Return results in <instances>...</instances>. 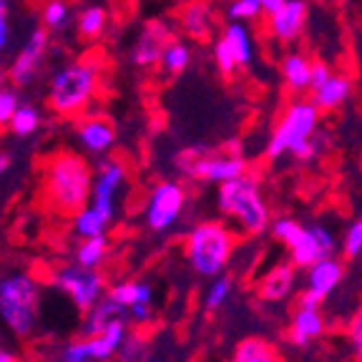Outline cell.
I'll return each instance as SVG.
<instances>
[{"label": "cell", "instance_id": "cell-1", "mask_svg": "<svg viewBox=\"0 0 362 362\" xmlns=\"http://www.w3.org/2000/svg\"><path fill=\"white\" fill-rule=\"evenodd\" d=\"M93 169L81 153L58 151L45 158L43 176H40V192L48 209L58 216L78 214L90 204L93 194Z\"/></svg>", "mask_w": 362, "mask_h": 362}, {"label": "cell", "instance_id": "cell-2", "mask_svg": "<svg viewBox=\"0 0 362 362\" xmlns=\"http://www.w3.org/2000/svg\"><path fill=\"white\" fill-rule=\"evenodd\" d=\"M103 63L98 56L68 61L51 76L45 86V106L63 119H78L93 103L101 88Z\"/></svg>", "mask_w": 362, "mask_h": 362}, {"label": "cell", "instance_id": "cell-3", "mask_svg": "<svg viewBox=\"0 0 362 362\" xmlns=\"http://www.w3.org/2000/svg\"><path fill=\"white\" fill-rule=\"evenodd\" d=\"M216 206L247 237H259L272 226V209L262 192V181L249 171L226 184H219Z\"/></svg>", "mask_w": 362, "mask_h": 362}, {"label": "cell", "instance_id": "cell-4", "mask_svg": "<svg viewBox=\"0 0 362 362\" xmlns=\"http://www.w3.org/2000/svg\"><path fill=\"white\" fill-rule=\"evenodd\" d=\"M317 126H320V106L315 101H302V98L292 101L267 141V158H279L289 153L300 161H312L320 153Z\"/></svg>", "mask_w": 362, "mask_h": 362}, {"label": "cell", "instance_id": "cell-5", "mask_svg": "<svg viewBox=\"0 0 362 362\" xmlns=\"http://www.w3.org/2000/svg\"><path fill=\"white\" fill-rule=\"evenodd\" d=\"M237 252V234L219 219L202 221L192 226V232L184 239V257L194 274L214 279L224 274Z\"/></svg>", "mask_w": 362, "mask_h": 362}, {"label": "cell", "instance_id": "cell-6", "mask_svg": "<svg viewBox=\"0 0 362 362\" xmlns=\"http://www.w3.org/2000/svg\"><path fill=\"white\" fill-rule=\"evenodd\" d=\"M0 320L16 337H30L40 320V284L28 272L0 279Z\"/></svg>", "mask_w": 362, "mask_h": 362}, {"label": "cell", "instance_id": "cell-7", "mask_svg": "<svg viewBox=\"0 0 362 362\" xmlns=\"http://www.w3.org/2000/svg\"><path fill=\"white\" fill-rule=\"evenodd\" d=\"M176 169L189 179L206 184H226L247 174V161L237 151V141H229L221 151L202 153L199 148H187L176 156Z\"/></svg>", "mask_w": 362, "mask_h": 362}, {"label": "cell", "instance_id": "cell-8", "mask_svg": "<svg viewBox=\"0 0 362 362\" xmlns=\"http://www.w3.org/2000/svg\"><path fill=\"white\" fill-rule=\"evenodd\" d=\"M53 284H56V289H61L66 294L68 300H71V305L78 312H88L108 292L103 272L93 269V267H83L78 262L58 267L53 272Z\"/></svg>", "mask_w": 362, "mask_h": 362}, {"label": "cell", "instance_id": "cell-9", "mask_svg": "<svg viewBox=\"0 0 362 362\" xmlns=\"http://www.w3.org/2000/svg\"><path fill=\"white\" fill-rule=\"evenodd\" d=\"M187 187L181 181H161L151 189L146 204H144V221L151 232H169L171 226L181 219L187 206Z\"/></svg>", "mask_w": 362, "mask_h": 362}, {"label": "cell", "instance_id": "cell-10", "mask_svg": "<svg viewBox=\"0 0 362 362\" xmlns=\"http://www.w3.org/2000/svg\"><path fill=\"white\" fill-rule=\"evenodd\" d=\"M48 33H51L48 28H33L28 33V38L23 40L21 51L16 53V58L11 61V68H8V81L16 88H28L43 74L48 45H51Z\"/></svg>", "mask_w": 362, "mask_h": 362}, {"label": "cell", "instance_id": "cell-11", "mask_svg": "<svg viewBox=\"0 0 362 362\" xmlns=\"http://www.w3.org/2000/svg\"><path fill=\"white\" fill-rule=\"evenodd\" d=\"M342 277H345V264H342V259H337L334 255L315 262L312 267H307L305 289L300 292L297 305L300 307H322V302L339 287Z\"/></svg>", "mask_w": 362, "mask_h": 362}, {"label": "cell", "instance_id": "cell-12", "mask_svg": "<svg viewBox=\"0 0 362 362\" xmlns=\"http://www.w3.org/2000/svg\"><path fill=\"white\" fill-rule=\"evenodd\" d=\"M287 252H289V262L297 269H307L315 262L325 259V257H332L337 252V237L322 224L302 226V232L289 244Z\"/></svg>", "mask_w": 362, "mask_h": 362}, {"label": "cell", "instance_id": "cell-13", "mask_svg": "<svg viewBox=\"0 0 362 362\" xmlns=\"http://www.w3.org/2000/svg\"><path fill=\"white\" fill-rule=\"evenodd\" d=\"M126 184V166L119 158H108L98 166L96 176H93V194H90V204L101 209L108 219H116V197Z\"/></svg>", "mask_w": 362, "mask_h": 362}, {"label": "cell", "instance_id": "cell-14", "mask_svg": "<svg viewBox=\"0 0 362 362\" xmlns=\"http://www.w3.org/2000/svg\"><path fill=\"white\" fill-rule=\"evenodd\" d=\"M171 40V28L164 21H148L139 30L134 45H131V63L139 68H153L161 63L166 43Z\"/></svg>", "mask_w": 362, "mask_h": 362}, {"label": "cell", "instance_id": "cell-15", "mask_svg": "<svg viewBox=\"0 0 362 362\" xmlns=\"http://www.w3.org/2000/svg\"><path fill=\"white\" fill-rule=\"evenodd\" d=\"M76 136H78L81 146L88 153H96L103 156L113 148L116 144V129L106 116H98V113H90V116H81L76 121Z\"/></svg>", "mask_w": 362, "mask_h": 362}, {"label": "cell", "instance_id": "cell-16", "mask_svg": "<svg viewBox=\"0 0 362 362\" xmlns=\"http://www.w3.org/2000/svg\"><path fill=\"white\" fill-rule=\"evenodd\" d=\"M327 332V320L322 315V307H300L294 310L289 320L287 337L294 347H310L315 339H320Z\"/></svg>", "mask_w": 362, "mask_h": 362}, {"label": "cell", "instance_id": "cell-17", "mask_svg": "<svg viewBox=\"0 0 362 362\" xmlns=\"http://www.w3.org/2000/svg\"><path fill=\"white\" fill-rule=\"evenodd\" d=\"M307 23V0H284V6L269 16L272 35L282 43H292L302 35Z\"/></svg>", "mask_w": 362, "mask_h": 362}, {"label": "cell", "instance_id": "cell-18", "mask_svg": "<svg viewBox=\"0 0 362 362\" xmlns=\"http://www.w3.org/2000/svg\"><path fill=\"white\" fill-rule=\"evenodd\" d=\"M297 289V267L292 262H279L259 282V297L264 302H284Z\"/></svg>", "mask_w": 362, "mask_h": 362}, {"label": "cell", "instance_id": "cell-19", "mask_svg": "<svg viewBox=\"0 0 362 362\" xmlns=\"http://www.w3.org/2000/svg\"><path fill=\"white\" fill-rule=\"evenodd\" d=\"M179 25L189 38L204 40L209 38L211 30H214V13H211V8L204 0H192V3L181 8Z\"/></svg>", "mask_w": 362, "mask_h": 362}, {"label": "cell", "instance_id": "cell-20", "mask_svg": "<svg viewBox=\"0 0 362 362\" xmlns=\"http://www.w3.org/2000/svg\"><path fill=\"white\" fill-rule=\"evenodd\" d=\"M83 315L86 317H83V325H81V334H83V337H93V334L103 332V329H106L113 320L129 317V312H126L121 305H116V302H113L111 297L106 294L98 305H93L88 312H83Z\"/></svg>", "mask_w": 362, "mask_h": 362}, {"label": "cell", "instance_id": "cell-21", "mask_svg": "<svg viewBox=\"0 0 362 362\" xmlns=\"http://www.w3.org/2000/svg\"><path fill=\"white\" fill-rule=\"evenodd\" d=\"M108 297L116 305H121L126 312L134 305H153V287L141 279H126V282H116L108 287Z\"/></svg>", "mask_w": 362, "mask_h": 362}, {"label": "cell", "instance_id": "cell-22", "mask_svg": "<svg viewBox=\"0 0 362 362\" xmlns=\"http://www.w3.org/2000/svg\"><path fill=\"white\" fill-rule=\"evenodd\" d=\"M352 93V81L347 76L332 74L327 78V83L320 86L317 90H312V101L320 106V111H334L350 98Z\"/></svg>", "mask_w": 362, "mask_h": 362}, {"label": "cell", "instance_id": "cell-23", "mask_svg": "<svg viewBox=\"0 0 362 362\" xmlns=\"http://www.w3.org/2000/svg\"><path fill=\"white\" fill-rule=\"evenodd\" d=\"M312 66L315 61L305 56V53H287L282 58V78L289 90H310L312 86Z\"/></svg>", "mask_w": 362, "mask_h": 362}, {"label": "cell", "instance_id": "cell-24", "mask_svg": "<svg viewBox=\"0 0 362 362\" xmlns=\"http://www.w3.org/2000/svg\"><path fill=\"white\" fill-rule=\"evenodd\" d=\"M229 362H282V355L269 339L264 337H247L234 347Z\"/></svg>", "mask_w": 362, "mask_h": 362}, {"label": "cell", "instance_id": "cell-25", "mask_svg": "<svg viewBox=\"0 0 362 362\" xmlns=\"http://www.w3.org/2000/svg\"><path fill=\"white\" fill-rule=\"evenodd\" d=\"M221 38L229 43L239 68H247L249 63L255 61V40H252V33H249V28L242 21L229 23L224 28V33H221Z\"/></svg>", "mask_w": 362, "mask_h": 362}, {"label": "cell", "instance_id": "cell-26", "mask_svg": "<svg viewBox=\"0 0 362 362\" xmlns=\"http://www.w3.org/2000/svg\"><path fill=\"white\" fill-rule=\"evenodd\" d=\"M71 226H74L76 237L88 239V237H98V234H106V229L111 226V219L101 209H96L93 204H88L78 214L71 216Z\"/></svg>", "mask_w": 362, "mask_h": 362}, {"label": "cell", "instance_id": "cell-27", "mask_svg": "<svg viewBox=\"0 0 362 362\" xmlns=\"http://www.w3.org/2000/svg\"><path fill=\"white\" fill-rule=\"evenodd\" d=\"M40 124H43L40 108L35 106V103H21L8 129H11V134L16 136V139H30L33 134H38Z\"/></svg>", "mask_w": 362, "mask_h": 362}, {"label": "cell", "instance_id": "cell-28", "mask_svg": "<svg viewBox=\"0 0 362 362\" xmlns=\"http://www.w3.org/2000/svg\"><path fill=\"white\" fill-rule=\"evenodd\" d=\"M192 63V48H189L187 40H179V38H171L166 43L164 53H161V63L158 66L164 68L169 76H179L184 74Z\"/></svg>", "mask_w": 362, "mask_h": 362}, {"label": "cell", "instance_id": "cell-29", "mask_svg": "<svg viewBox=\"0 0 362 362\" xmlns=\"http://www.w3.org/2000/svg\"><path fill=\"white\" fill-rule=\"evenodd\" d=\"M108 25V16L101 6H88L78 13L76 18V28H78V35L83 40H98L103 33H106Z\"/></svg>", "mask_w": 362, "mask_h": 362}, {"label": "cell", "instance_id": "cell-30", "mask_svg": "<svg viewBox=\"0 0 362 362\" xmlns=\"http://www.w3.org/2000/svg\"><path fill=\"white\" fill-rule=\"evenodd\" d=\"M108 249H111V242H108L106 234L81 239L78 249H76V262L83 264V267H93V269H98V267L106 262Z\"/></svg>", "mask_w": 362, "mask_h": 362}, {"label": "cell", "instance_id": "cell-31", "mask_svg": "<svg viewBox=\"0 0 362 362\" xmlns=\"http://www.w3.org/2000/svg\"><path fill=\"white\" fill-rule=\"evenodd\" d=\"M71 18H74V11L68 0H45L40 8V21H43V28L48 30H63L71 23Z\"/></svg>", "mask_w": 362, "mask_h": 362}, {"label": "cell", "instance_id": "cell-32", "mask_svg": "<svg viewBox=\"0 0 362 362\" xmlns=\"http://www.w3.org/2000/svg\"><path fill=\"white\" fill-rule=\"evenodd\" d=\"M232 292H234V279L232 277H226V274L214 277L209 287H206V292H204V310H209V312L221 310V307L229 302Z\"/></svg>", "mask_w": 362, "mask_h": 362}, {"label": "cell", "instance_id": "cell-33", "mask_svg": "<svg viewBox=\"0 0 362 362\" xmlns=\"http://www.w3.org/2000/svg\"><path fill=\"white\" fill-rule=\"evenodd\" d=\"M16 86H0V129H8L13 121V116H16L18 106H21V96H18Z\"/></svg>", "mask_w": 362, "mask_h": 362}, {"label": "cell", "instance_id": "cell-34", "mask_svg": "<svg viewBox=\"0 0 362 362\" xmlns=\"http://www.w3.org/2000/svg\"><path fill=\"white\" fill-rule=\"evenodd\" d=\"M302 226L297 219H292V216H279V219H272V237L277 239L279 244H284V247H289V244L297 239V234L302 232Z\"/></svg>", "mask_w": 362, "mask_h": 362}, {"label": "cell", "instance_id": "cell-35", "mask_svg": "<svg viewBox=\"0 0 362 362\" xmlns=\"http://www.w3.org/2000/svg\"><path fill=\"white\" fill-rule=\"evenodd\" d=\"M226 13H229V21L247 23V21H257L264 13V8H262L259 0H232Z\"/></svg>", "mask_w": 362, "mask_h": 362}, {"label": "cell", "instance_id": "cell-36", "mask_svg": "<svg viewBox=\"0 0 362 362\" xmlns=\"http://www.w3.org/2000/svg\"><path fill=\"white\" fill-rule=\"evenodd\" d=\"M347 339H350L352 360L362 362V305L352 312L350 322H347Z\"/></svg>", "mask_w": 362, "mask_h": 362}, {"label": "cell", "instance_id": "cell-37", "mask_svg": "<svg viewBox=\"0 0 362 362\" xmlns=\"http://www.w3.org/2000/svg\"><path fill=\"white\" fill-rule=\"evenodd\" d=\"M342 252H345V257H350V259L362 255V214L347 226L345 237H342Z\"/></svg>", "mask_w": 362, "mask_h": 362}, {"label": "cell", "instance_id": "cell-38", "mask_svg": "<svg viewBox=\"0 0 362 362\" xmlns=\"http://www.w3.org/2000/svg\"><path fill=\"white\" fill-rule=\"evenodd\" d=\"M214 61H216V68H219V74H224V76H232L239 68L237 58H234L232 48H229V43H226L224 38H219L214 43Z\"/></svg>", "mask_w": 362, "mask_h": 362}, {"label": "cell", "instance_id": "cell-39", "mask_svg": "<svg viewBox=\"0 0 362 362\" xmlns=\"http://www.w3.org/2000/svg\"><path fill=\"white\" fill-rule=\"evenodd\" d=\"M144 357H146L144 339L129 334V339H126L124 347H121V352H119V362H139V360H144Z\"/></svg>", "mask_w": 362, "mask_h": 362}, {"label": "cell", "instance_id": "cell-40", "mask_svg": "<svg viewBox=\"0 0 362 362\" xmlns=\"http://www.w3.org/2000/svg\"><path fill=\"white\" fill-rule=\"evenodd\" d=\"M11 40H13L11 6H8V0H0V53L11 45Z\"/></svg>", "mask_w": 362, "mask_h": 362}, {"label": "cell", "instance_id": "cell-41", "mask_svg": "<svg viewBox=\"0 0 362 362\" xmlns=\"http://www.w3.org/2000/svg\"><path fill=\"white\" fill-rule=\"evenodd\" d=\"M329 76H332V71H329L327 63L315 61V66H312V86H310V90H317L320 86H325Z\"/></svg>", "mask_w": 362, "mask_h": 362}, {"label": "cell", "instance_id": "cell-42", "mask_svg": "<svg viewBox=\"0 0 362 362\" xmlns=\"http://www.w3.org/2000/svg\"><path fill=\"white\" fill-rule=\"evenodd\" d=\"M129 317H131V322H136V325H148L153 320V307L134 305V307H129Z\"/></svg>", "mask_w": 362, "mask_h": 362}, {"label": "cell", "instance_id": "cell-43", "mask_svg": "<svg viewBox=\"0 0 362 362\" xmlns=\"http://www.w3.org/2000/svg\"><path fill=\"white\" fill-rule=\"evenodd\" d=\"M259 3H262V8H264V13H269V16L284 6V0H259Z\"/></svg>", "mask_w": 362, "mask_h": 362}, {"label": "cell", "instance_id": "cell-44", "mask_svg": "<svg viewBox=\"0 0 362 362\" xmlns=\"http://www.w3.org/2000/svg\"><path fill=\"white\" fill-rule=\"evenodd\" d=\"M0 362H21V357L13 355V352L8 350V347L0 345Z\"/></svg>", "mask_w": 362, "mask_h": 362}, {"label": "cell", "instance_id": "cell-45", "mask_svg": "<svg viewBox=\"0 0 362 362\" xmlns=\"http://www.w3.org/2000/svg\"><path fill=\"white\" fill-rule=\"evenodd\" d=\"M11 164H13L11 153H0V176L8 174V169H11Z\"/></svg>", "mask_w": 362, "mask_h": 362}, {"label": "cell", "instance_id": "cell-46", "mask_svg": "<svg viewBox=\"0 0 362 362\" xmlns=\"http://www.w3.org/2000/svg\"><path fill=\"white\" fill-rule=\"evenodd\" d=\"M68 362H93V360H68Z\"/></svg>", "mask_w": 362, "mask_h": 362}, {"label": "cell", "instance_id": "cell-47", "mask_svg": "<svg viewBox=\"0 0 362 362\" xmlns=\"http://www.w3.org/2000/svg\"><path fill=\"white\" fill-rule=\"evenodd\" d=\"M139 362H148V360H146V357H144V360H139Z\"/></svg>", "mask_w": 362, "mask_h": 362}]
</instances>
